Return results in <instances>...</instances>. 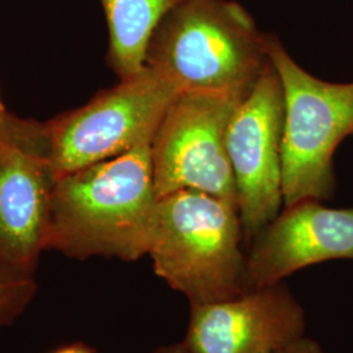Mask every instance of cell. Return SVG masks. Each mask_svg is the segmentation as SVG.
I'll return each mask as SVG.
<instances>
[{"label":"cell","mask_w":353,"mask_h":353,"mask_svg":"<svg viewBox=\"0 0 353 353\" xmlns=\"http://www.w3.org/2000/svg\"><path fill=\"white\" fill-rule=\"evenodd\" d=\"M284 88L274 64L233 114L227 131L229 160L236 179L243 240H252L283 205Z\"/></svg>","instance_id":"ba28073f"},{"label":"cell","mask_w":353,"mask_h":353,"mask_svg":"<svg viewBox=\"0 0 353 353\" xmlns=\"http://www.w3.org/2000/svg\"><path fill=\"white\" fill-rule=\"evenodd\" d=\"M246 97L227 92H178L151 141L152 172L160 198L202 191L239 208L227 131Z\"/></svg>","instance_id":"8992f818"},{"label":"cell","mask_w":353,"mask_h":353,"mask_svg":"<svg viewBox=\"0 0 353 353\" xmlns=\"http://www.w3.org/2000/svg\"><path fill=\"white\" fill-rule=\"evenodd\" d=\"M7 110H6V108H4V105H3V101H1V97H0V123H3V121L7 118Z\"/></svg>","instance_id":"2e32d148"},{"label":"cell","mask_w":353,"mask_h":353,"mask_svg":"<svg viewBox=\"0 0 353 353\" xmlns=\"http://www.w3.org/2000/svg\"><path fill=\"white\" fill-rule=\"evenodd\" d=\"M270 63L267 33L234 0H182L152 33L144 67L178 92L248 97Z\"/></svg>","instance_id":"7a4b0ae2"},{"label":"cell","mask_w":353,"mask_h":353,"mask_svg":"<svg viewBox=\"0 0 353 353\" xmlns=\"http://www.w3.org/2000/svg\"><path fill=\"white\" fill-rule=\"evenodd\" d=\"M275 353H325L322 351L321 345L316 341H312L309 338H300L293 343L288 344L287 347L279 350Z\"/></svg>","instance_id":"4fadbf2b"},{"label":"cell","mask_w":353,"mask_h":353,"mask_svg":"<svg viewBox=\"0 0 353 353\" xmlns=\"http://www.w3.org/2000/svg\"><path fill=\"white\" fill-rule=\"evenodd\" d=\"M153 353H189V350H188L186 344L182 341V343H174L170 345L161 347L160 350H157Z\"/></svg>","instance_id":"9a60e30c"},{"label":"cell","mask_w":353,"mask_h":353,"mask_svg":"<svg viewBox=\"0 0 353 353\" xmlns=\"http://www.w3.org/2000/svg\"><path fill=\"white\" fill-rule=\"evenodd\" d=\"M182 0H101L109 29L108 63L125 80L144 68L152 33Z\"/></svg>","instance_id":"8fae6325"},{"label":"cell","mask_w":353,"mask_h":353,"mask_svg":"<svg viewBox=\"0 0 353 353\" xmlns=\"http://www.w3.org/2000/svg\"><path fill=\"white\" fill-rule=\"evenodd\" d=\"M239 208L195 190L159 199L151 256L154 274L190 305L217 303L250 290Z\"/></svg>","instance_id":"3957f363"},{"label":"cell","mask_w":353,"mask_h":353,"mask_svg":"<svg viewBox=\"0 0 353 353\" xmlns=\"http://www.w3.org/2000/svg\"><path fill=\"white\" fill-rule=\"evenodd\" d=\"M267 52L285 96L283 205L328 201L336 189L334 153L353 137V83L334 84L310 75L272 33H267Z\"/></svg>","instance_id":"277c9868"},{"label":"cell","mask_w":353,"mask_h":353,"mask_svg":"<svg viewBox=\"0 0 353 353\" xmlns=\"http://www.w3.org/2000/svg\"><path fill=\"white\" fill-rule=\"evenodd\" d=\"M176 93L144 67L84 106L46 122L54 179L150 144Z\"/></svg>","instance_id":"5b68a950"},{"label":"cell","mask_w":353,"mask_h":353,"mask_svg":"<svg viewBox=\"0 0 353 353\" xmlns=\"http://www.w3.org/2000/svg\"><path fill=\"white\" fill-rule=\"evenodd\" d=\"M54 174L45 123H0V268L34 276L46 250Z\"/></svg>","instance_id":"52a82bcc"},{"label":"cell","mask_w":353,"mask_h":353,"mask_svg":"<svg viewBox=\"0 0 353 353\" xmlns=\"http://www.w3.org/2000/svg\"><path fill=\"white\" fill-rule=\"evenodd\" d=\"M37 293L34 276H23L0 268V327L8 326L30 306Z\"/></svg>","instance_id":"7c38bea8"},{"label":"cell","mask_w":353,"mask_h":353,"mask_svg":"<svg viewBox=\"0 0 353 353\" xmlns=\"http://www.w3.org/2000/svg\"><path fill=\"white\" fill-rule=\"evenodd\" d=\"M305 312L284 283L191 305L189 353H275L305 336Z\"/></svg>","instance_id":"9c48e42d"},{"label":"cell","mask_w":353,"mask_h":353,"mask_svg":"<svg viewBox=\"0 0 353 353\" xmlns=\"http://www.w3.org/2000/svg\"><path fill=\"white\" fill-rule=\"evenodd\" d=\"M159 196L151 143L54 179L46 250L87 261L135 262L148 255Z\"/></svg>","instance_id":"6da1fadb"},{"label":"cell","mask_w":353,"mask_h":353,"mask_svg":"<svg viewBox=\"0 0 353 353\" xmlns=\"http://www.w3.org/2000/svg\"><path fill=\"white\" fill-rule=\"evenodd\" d=\"M51 353H96L93 351V348L88 347L87 344L84 343H71V344H67L63 345L61 348H58L57 351Z\"/></svg>","instance_id":"5bb4252c"},{"label":"cell","mask_w":353,"mask_h":353,"mask_svg":"<svg viewBox=\"0 0 353 353\" xmlns=\"http://www.w3.org/2000/svg\"><path fill=\"white\" fill-rule=\"evenodd\" d=\"M334 259H353V208L303 201L284 207L252 240L248 283L250 290L274 285L307 265Z\"/></svg>","instance_id":"30bf717a"}]
</instances>
